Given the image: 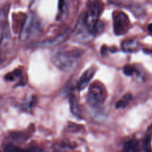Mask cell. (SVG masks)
Listing matches in <instances>:
<instances>
[{
	"instance_id": "obj_14",
	"label": "cell",
	"mask_w": 152,
	"mask_h": 152,
	"mask_svg": "<svg viewBox=\"0 0 152 152\" xmlns=\"http://www.w3.org/2000/svg\"><path fill=\"white\" fill-rule=\"evenodd\" d=\"M124 73L127 76H132L135 72V69L131 65H125L123 69Z\"/></svg>"
},
{
	"instance_id": "obj_5",
	"label": "cell",
	"mask_w": 152,
	"mask_h": 152,
	"mask_svg": "<svg viewBox=\"0 0 152 152\" xmlns=\"http://www.w3.org/2000/svg\"><path fill=\"white\" fill-rule=\"evenodd\" d=\"M69 34V31L66 30L63 33H61L59 34L56 35V36H54L50 39H45L43 41L37 42L36 44L39 46H42V47H46V46H53L57 45H59V43H62L64 40H65L67 37H68Z\"/></svg>"
},
{
	"instance_id": "obj_8",
	"label": "cell",
	"mask_w": 152,
	"mask_h": 152,
	"mask_svg": "<svg viewBox=\"0 0 152 152\" xmlns=\"http://www.w3.org/2000/svg\"><path fill=\"white\" fill-rule=\"evenodd\" d=\"M121 48L126 52H132L138 48V42L134 39H126L122 42Z\"/></svg>"
},
{
	"instance_id": "obj_15",
	"label": "cell",
	"mask_w": 152,
	"mask_h": 152,
	"mask_svg": "<svg viewBox=\"0 0 152 152\" xmlns=\"http://www.w3.org/2000/svg\"><path fill=\"white\" fill-rule=\"evenodd\" d=\"M144 152H152L151 146H150V140L149 137H147L144 140Z\"/></svg>"
},
{
	"instance_id": "obj_12",
	"label": "cell",
	"mask_w": 152,
	"mask_h": 152,
	"mask_svg": "<svg viewBox=\"0 0 152 152\" xmlns=\"http://www.w3.org/2000/svg\"><path fill=\"white\" fill-rule=\"evenodd\" d=\"M21 71L19 68L15 69L12 72H8L4 75V79L8 81H13L16 78L21 77Z\"/></svg>"
},
{
	"instance_id": "obj_1",
	"label": "cell",
	"mask_w": 152,
	"mask_h": 152,
	"mask_svg": "<svg viewBox=\"0 0 152 152\" xmlns=\"http://www.w3.org/2000/svg\"><path fill=\"white\" fill-rule=\"evenodd\" d=\"M84 52L80 49L58 50L52 55L51 61L53 65L59 69L65 71H69L74 66Z\"/></svg>"
},
{
	"instance_id": "obj_10",
	"label": "cell",
	"mask_w": 152,
	"mask_h": 152,
	"mask_svg": "<svg viewBox=\"0 0 152 152\" xmlns=\"http://www.w3.org/2000/svg\"><path fill=\"white\" fill-rule=\"evenodd\" d=\"M69 103L70 106V110L71 113L77 117L80 118V109L78 107V104L77 103L75 97L73 95H71L69 98Z\"/></svg>"
},
{
	"instance_id": "obj_4",
	"label": "cell",
	"mask_w": 152,
	"mask_h": 152,
	"mask_svg": "<svg viewBox=\"0 0 152 152\" xmlns=\"http://www.w3.org/2000/svg\"><path fill=\"white\" fill-rule=\"evenodd\" d=\"M36 24V19L34 15L30 13L24 19L22 24V27L20 32L19 38L21 40H27L30 35L33 28H35V24Z\"/></svg>"
},
{
	"instance_id": "obj_9",
	"label": "cell",
	"mask_w": 152,
	"mask_h": 152,
	"mask_svg": "<svg viewBox=\"0 0 152 152\" xmlns=\"http://www.w3.org/2000/svg\"><path fill=\"white\" fill-rule=\"evenodd\" d=\"M124 151L125 152H140L138 141L134 139L127 141L124 144Z\"/></svg>"
},
{
	"instance_id": "obj_3",
	"label": "cell",
	"mask_w": 152,
	"mask_h": 152,
	"mask_svg": "<svg viewBox=\"0 0 152 152\" xmlns=\"http://www.w3.org/2000/svg\"><path fill=\"white\" fill-rule=\"evenodd\" d=\"M130 21L128 15L122 11H119L113 17V32L117 36L124 34L128 31Z\"/></svg>"
},
{
	"instance_id": "obj_6",
	"label": "cell",
	"mask_w": 152,
	"mask_h": 152,
	"mask_svg": "<svg viewBox=\"0 0 152 152\" xmlns=\"http://www.w3.org/2000/svg\"><path fill=\"white\" fill-rule=\"evenodd\" d=\"M95 72V69L91 67L89 68L83 73L77 84V87L78 90L82 91L88 86L89 82L92 79Z\"/></svg>"
},
{
	"instance_id": "obj_7",
	"label": "cell",
	"mask_w": 152,
	"mask_h": 152,
	"mask_svg": "<svg viewBox=\"0 0 152 152\" xmlns=\"http://www.w3.org/2000/svg\"><path fill=\"white\" fill-rule=\"evenodd\" d=\"M5 152H45V151L39 147H31L27 150H24L12 144H7L4 147Z\"/></svg>"
},
{
	"instance_id": "obj_2",
	"label": "cell",
	"mask_w": 152,
	"mask_h": 152,
	"mask_svg": "<svg viewBox=\"0 0 152 152\" xmlns=\"http://www.w3.org/2000/svg\"><path fill=\"white\" fill-rule=\"evenodd\" d=\"M107 97V92L104 86L100 82L93 83L88 90L87 102L88 104L93 107L102 105Z\"/></svg>"
},
{
	"instance_id": "obj_11",
	"label": "cell",
	"mask_w": 152,
	"mask_h": 152,
	"mask_svg": "<svg viewBox=\"0 0 152 152\" xmlns=\"http://www.w3.org/2000/svg\"><path fill=\"white\" fill-rule=\"evenodd\" d=\"M132 99V96L129 93H127L125 94L121 99L118 100L116 103V107L117 109H123L125 108L128 104L129 102Z\"/></svg>"
},
{
	"instance_id": "obj_13",
	"label": "cell",
	"mask_w": 152,
	"mask_h": 152,
	"mask_svg": "<svg viewBox=\"0 0 152 152\" xmlns=\"http://www.w3.org/2000/svg\"><path fill=\"white\" fill-rule=\"evenodd\" d=\"M58 9H59V14L58 15V20L61 18L66 12V5L65 2L64 1H59L58 2Z\"/></svg>"
},
{
	"instance_id": "obj_16",
	"label": "cell",
	"mask_w": 152,
	"mask_h": 152,
	"mask_svg": "<svg viewBox=\"0 0 152 152\" xmlns=\"http://www.w3.org/2000/svg\"><path fill=\"white\" fill-rule=\"evenodd\" d=\"M147 28H148L149 31L152 33V23H150V24H148V26L147 27Z\"/></svg>"
}]
</instances>
